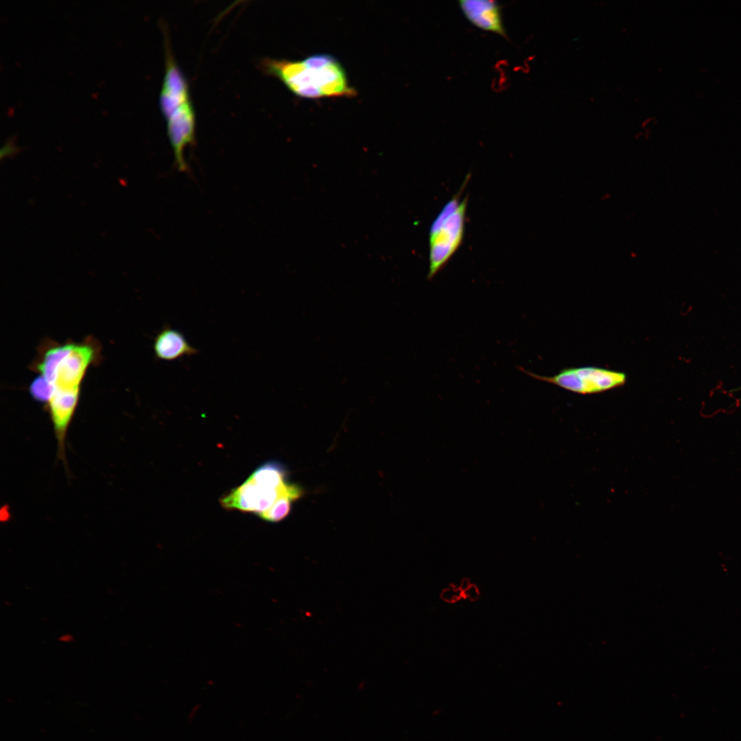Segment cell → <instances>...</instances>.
<instances>
[{"mask_svg":"<svg viewBox=\"0 0 741 741\" xmlns=\"http://www.w3.org/2000/svg\"><path fill=\"white\" fill-rule=\"evenodd\" d=\"M261 67L302 98L353 97L357 94L344 67L328 54H313L298 60L267 58Z\"/></svg>","mask_w":741,"mask_h":741,"instance_id":"obj_1","label":"cell"},{"mask_svg":"<svg viewBox=\"0 0 741 741\" xmlns=\"http://www.w3.org/2000/svg\"><path fill=\"white\" fill-rule=\"evenodd\" d=\"M461 189L449 200L433 221L429 233V272L432 280L460 246L464 233L468 198Z\"/></svg>","mask_w":741,"mask_h":741,"instance_id":"obj_2","label":"cell"},{"mask_svg":"<svg viewBox=\"0 0 741 741\" xmlns=\"http://www.w3.org/2000/svg\"><path fill=\"white\" fill-rule=\"evenodd\" d=\"M517 368L534 379L581 395L608 391L624 386L627 380L623 372L593 366L563 368L552 376L539 375L521 366Z\"/></svg>","mask_w":741,"mask_h":741,"instance_id":"obj_3","label":"cell"},{"mask_svg":"<svg viewBox=\"0 0 741 741\" xmlns=\"http://www.w3.org/2000/svg\"><path fill=\"white\" fill-rule=\"evenodd\" d=\"M305 494L301 485L289 480L279 487L268 486L248 478L239 486L221 497L220 504L226 510L253 513L258 516L268 510L281 497L295 501Z\"/></svg>","mask_w":741,"mask_h":741,"instance_id":"obj_4","label":"cell"},{"mask_svg":"<svg viewBox=\"0 0 741 741\" xmlns=\"http://www.w3.org/2000/svg\"><path fill=\"white\" fill-rule=\"evenodd\" d=\"M164 117L175 166L179 172L188 173L185 150L195 142L196 119L191 99L176 106Z\"/></svg>","mask_w":741,"mask_h":741,"instance_id":"obj_5","label":"cell"},{"mask_svg":"<svg viewBox=\"0 0 741 741\" xmlns=\"http://www.w3.org/2000/svg\"><path fill=\"white\" fill-rule=\"evenodd\" d=\"M96 355L93 344H73L57 366L51 384L54 391L80 393L83 377Z\"/></svg>","mask_w":741,"mask_h":741,"instance_id":"obj_6","label":"cell"},{"mask_svg":"<svg viewBox=\"0 0 741 741\" xmlns=\"http://www.w3.org/2000/svg\"><path fill=\"white\" fill-rule=\"evenodd\" d=\"M458 3L464 16L473 26L508 39L503 23L502 5L497 1L459 0Z\"/></svg>","mask_w":741,"mask_h":741,"instance_id":"obj_7","label":"cell"},{"mask_svg":"<svg viewBox=\"0 0 741 741\" xmlns=\"http://www.w3.org/2000/svg\"><path fill=\"white\" fill-rule=\"evenodd\" d=\"M154 351L156 357L164 361H174L198 353L181 331L169 325L165 326L156 336Z\"/></svg>","mask_w":741,"mask_h":741,"instance_id":"obj_8","label":"cell"},{"mask_svg":"<svg viewBox=\"0 0 741 741\" xmlns=\"http://www.w3.org/2000/svg\"><path fill=\"white\" fill-rule=\"evenodd\" d=\"M294 502H296L294 499L289 497H281L259 517L266 521L279 522L289 515Z\"/></svg>","mask_w":741,"mask_h":741,"instance_id":"obj_9","label":"cell"},{"mask_svg":"<svg viewBox=\"0 0 741 741\" xmlns=\"http://www.w3.org/2000/svg\"><path fill=\"white\" fill-rule=\"evenodd\" d=\"M29 392L35 401L47 404L53 393V386L40 375L31 383Z\"/></svg>","mask_w":741,"mask_h":741,"instance_id":"obj_10","label":"cell"},{"mask_svg":"<svg viewBox=\"0 0 741 741\" xmlns=\"http://www.w3.org/2000/svg\"><path fill=\"white\" fill-rule=\"evenodd\" d=\"M463 597V592L458 587L450 585L443 590L440 598L447 602H455Z\"/></svg>","mask_w":741,"mask_h":741,"instance_id":"obj_11","label":"cell"},{"mask_svg":"<svg viewBox=\"0 0 741 741\" xmlns=\"http://www.w3.org/2000/svg\"><path fill=\"white\" fill-rule=\"evenodd\" d=\"M19 148L10 140L5 143L1 150V158L3 157L10 156L12 154H15L18 152Z\"/></svg>","mask_w":741,"mask_h":741,"instance_id":"obj_12","label":"cell"},{"mask_svg":"<svg viewBox=\"0 0 741 741\" xmlns=\"http://www.w3.org/2000/svg\"><path fill=\"white\" fill-rule=\"evenodd\" d=\"M480 592L478 587L474 585L471 586L463 591V597L469 599L470 600L475 601L478 599Z\"/></svg>","mask_w":741,"mask_h":741,"instance_id":"obj_13","label":"cell"},{"mask_svg":"<svg viewBox=\"0 0 741 741\" xmlns=\"http://www.w3.org/2000/svg\"><path fill=\"white\" fill-rule=\"evenodd\" d=\"M471 583H470V580H469L468 578H464V579H462V580L461 581V583H460V585L459 587L460 588V589H461V590L462 591V592H463V591H465V590H466V589H467V588H469V587L471 586Z\"/></svg>","mask_w":741,"mask_h":741,"instance_id":"obj_14","label":"cell"}]
</instances>
